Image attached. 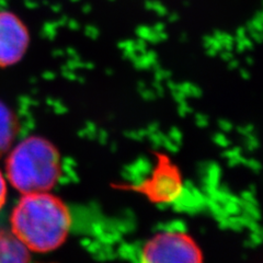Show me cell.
<instances>
[{
	"label": "cell",
	"instance_id": "cell-1",
	"mask_svg": "<svg viewBox=\"0 0 263 263\" xmlns=\"http://www.w3.org/2000/svg\"><path fill=\"white\" fill-rule=\"evenodd\" d=\"M71 225L65 203L47 192L26 193L11 212V233L30 251L44 253L64 243Z\"/></svg>",
	"mask_w": 263,
	"mask_h": 263
},
{
	"label": "cell",
	"instance_id": "cell-2",
	"mask_svg": "<svg viewBox=\"0 0 263 263\" xmlns=\"http://www.w3.org/2000/svg\"><path fill=\"white\" fill-rule=\"evenodd\" d=\"M6 176L22 194L47 192L61 176L60 153L43 137H28L11 148L6 160Z\"/></svg>",
	"mask_w": 263,
	"mask_h": 263
},
{
	"label": "cell",
	"instance_id": "cell-3",
	"mask_svg": "<svg viewBox=\"0 0 263 263\" xmlns=\"http://www.w3.org/2000/svg\"><path fill=\"white\" fill-rule=\"evenodd\" d=\"M142 263H203L200 247L180 232H164L148 240L141 254Z\"/></svg>",
	"mask_w": 263,
	"mask_h": 263
},
{
	"label": "cell",
	"instance_id": "cell-4",
	"mask_svg": "<svg viewBox=\"0 0 263 263\" xmlns=\"http://www.w3.org/2000/svg\"><path fill=\"white\" fill-rule=\"evenodd\" d=\"M30 45V32L18 15L0 11V67L19 63Z\"/></svg>",
	"mask_w": 263,
	"mask_h": 263
},
{
	"label": "cell",
	"instance_id": "cell-5",
	"mask_svg": "<svg viewBox=\"0 0 263 263\" xmlns=\"http://www.w3.org/2000/svg\"><path fill=\"white\" fill-rule=\"evenodd\" d=\"M30 250L12 233L0 229V263H29Z\"/></svg>",
	"mask_w": 263,
	"mask_h": 263
},
{
	"label": "cell",
	"instance_id": "cell-6",
	"mask_svg": "<svg viewBox=\"0 0 263 263\" xmlns=\"http://www.w3.org/2000/svg\"><path fill=\"white\" fill-rule=\"evenodd\" d=\"M18 134V121L13 112L0 101V157L11 149Z\"/></svg>",
	"mask_w": 263,
	"mask_h": 263
},
{
	"label": "cell",
	"instance_id": "cell-7",
	"mask_svg": "<svg viewBox=\"0 0 263 263\" xmlns=\"http://www.w3.org/2000/svg\"><path fill=\"white\" fill-rule=\"evenodd\" d=\"M7 201V181L4 174L0 170V211L3 210Z\"/></svg>",
	"mask_w": 263,
	"mask_h": 263
}]
</instances>
